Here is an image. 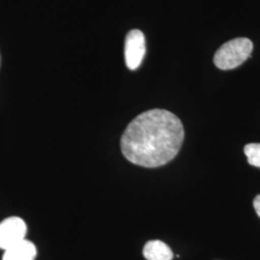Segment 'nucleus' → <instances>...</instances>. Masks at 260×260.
<instances>
[{"mask_svg":"<svg viewBox=\"0 0 260 260\" xmlns=\"http://www.w3.org/2000/svg\"><path fill=\"white\" fill-rule=\"evenodd\" d=\"M244 152L251 166L260 168V144H248L244 148Z\"/></svg>","mask_w":260,"mask_h":260,"instance_id":"nucleus-7","label":"nucleus"},{"mask_svg":"<svg viewBox=\"0 0 260 260\" xmlns=\"http://www.w3.org/2000/svg\"><path fill=\"white\" fill-rule=\"evenodd\" d=\"M27 225L19 217H9L0 223V249L7 250L25 239Z\"/></svg>","mask_w":260,"mask_h":260,"instance_id":"nucleus-3","label":"nucleus"},{"mask_svg":"<svg viewBox=\"0 0 260 260\" xmlns=\"http://www.w3.org/2000/svg\"><path fill=\"white\" fill-rule=\"evenodd\" d=\"M253 206H254L255 212L258 215V217H260V195L255 197V199L253 201Z\"/></svg>","mask_w":260,"mask_h":260,"instance_id":"nucleus-8","label":"nucleus"},{"mask_svg":"<svg viewBox=\"0 0 260 260\" xmlns=\"http://www.w3.org/2000/svg\"><path fill=\"white\" fill-rule=\"evenodd\" d=\"M143 254L147 260H172L174 257L170 247L160 240L148 242L144 247Z\"/></svg>","mask_w":260,"mask_h":260,"instance_id":"nucleus-6","label":"nucleus"},{"mask_svg":"<svg viewBox=\"0 0 260 260\" xmlns=\"http://www.w3.org/2000/svg\"><path fill=\"white\" fill-rule=\"evenodd\" d=\"M146 54V38L142 31L133 29L127 34L124 45L126 67L131 70L139 68Z\"/></svg>","mask_w":260,"mask_h":260,"instance_id":"nucleus-4","label":"nucleus"},{"mask_svg":"<svg viewBox=\"0 0 260 260\" xmlns=\"http://www.w3.org/2000/svg\"><path fill=\"white\" fill-rule=\"evenodd\" d=\"M183 140L184 128L178 117L164 109H151L127 125L121 136V152L135 165L160 167L177 156Z\"/></svg>","mask_w":260,"mask_h":260,"instance_id":"nucleus-1","label":"nucleus"},{"mask_svg":"<svg viewBox=\"0 0 260 260\" xmlns=\"http://www.w3.org/2000/svg\"><path fill=\"white\" fill-rule=\"evenodd\" d=\"M253 45L248 38H235L226 43L216 51L214 64L223 71L233 70L241 66L251 55Z\"/></svg>","mask_w":260,"mask_h":260,"instance_id":"nucleus-2","label":"nucleus"},{"mask_svg":"<svg viewBox=\"0 0 260 260\" xmlns=\"http://www.w3.org/2000/svg\"><path fill=\"white\" fill-rule=\"evenodd\" d=\"M36 255V246L32 242L24 239L5 250L2 260H35Z\"/></svg>","mask_w":260,"mask_h":260,"instance_id":"nucleus-5","label":"nucleus"}]
</instances>
